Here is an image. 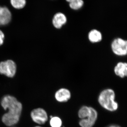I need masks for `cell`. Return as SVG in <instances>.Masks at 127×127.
Instances as JSON below:
<instances>
[{
  "label": "cell",
  "instance_id": "6da1fadb",
  "mask_svg": "<svg viewBox=\"0 0 127 127\" xmlns=\"http://www.w3.org/2000/svg\"><path fill=\"white\" fill-rule=\"evenodd\" d=\"M1 105L7 112L1 118L2 122L7 127H12L19 122L23 109L21 103L10 95H5L1 100Z\"/></svg>",
  "mask_w": 127,
  "mask_h": 127
},
{
  "label": "cell",
  "instance_id": "30bf717a",
  "mask_svg": "<svg viewBox=\"0 0 127 127\" xmlns=\"http://www.w3.org/2000/svg\"><path fill=\"white\" fill-rule=\"evenodd\" d=\"M114 71L115 75L120 78L127 77V62H119L114 67Z\"/></svg>",
  "mask_w": 127,
  "mask_h": 127
},
{
  "label": "cell",
  "instance_id": "9c48e42d",
  "mask_svg": "<svg viewBox=\"0 0 127 127\" xmlns=\"http://www.w3.org/2000/svg\"><path fill=\"white\" fill-rule=\"evenodd\" d=\"M11 12L7 7L0 6V26L7 25L11 20Z\"/></svg>",
  "mask_w": 127,
  "mask_h": 127
},
{
  "label": "cell",
  "instance_id": "8fae6325",
  "mask_svg": "<svg viewBox=\"0 0 127 127\" xmlns=\"http://www.w3.org/2000/svg\"><path fill=\"white\" fill-rule=\"evenodd\" d=\"M88 39L92 43H98L102 40V35L100 31L96 29H93L89 32Z\"/></svg>",
  "mask_w": 127,
  "mask_h": 127
},
{
  "label": "cell",
  "instance_id": "277c9868",
  "mask_svg": "<svg viewBox=\"0 0 127 127\" xmlns=\"http://www.w3.org/2000/svg\"><path fill=\"white\" fill-rule=\"evenodd\" d=\"M17 70V66L13 61L8 60L0 63V73L8 77H14Z\"/></svg>",
  "mask_w": 127,
  "mask_h": 127
},
{
  "label": "cell",
  "instance_id": "7a4b0ae2",
  "mask_svg": "<svg viewBox=\"0 0 127 127\" xmlns=\"http://www.w3.org/2000/svg\"><path fill=\"white\" fill-rule=\"evenodd\" d=\"M115 93L111 89H104L101 92L98 97V101L101 106L110 112H114L118 109V105L115 101Z\"/></svg>",
  "mask_w": 127,
  "mask_h": 127
},
{
  "label": "cell",
  "instance_id": "5b68a950",
  "mask_svg": "<svg viewBox=\"0 0 127 127\" xmlns=\"http://www.w3.org/2000/svg\"><path fill=\"white\" fill-rule=\"evenodd\" d=\"M31 117L32 121L39 125L45 124L48 120L46 111L41 108L33 109L31 112Z\"/></svg>",
  "mask_w": 127,
  "mask_h": 127
},
{
  "label": "cell",
  "instance_id": "9a60e30c",
  "mask_svg": "<svg viewBox=\"0 0 127 127\" xmlns=\"http://www.w3.org/2000/svg\"><path fill=\"white\" fill-rule=\"evenodd\" d=\"M11 4L16 9H23L26 5V0H10Z\"/></svg>",
  "mask_w": 127,
  "mask_h": 127
},
{
  "label": "cell",
  "instance_id": "ac0fdd59",
  "mask_svg": "<svg viewBox=\"0 0 127 127\" xmlns=\"http://www.w3.org/2000/svg\"><path fill=\"white\" fill-rule=\"evenodd\" d=\"M75 0H66V1L68 2V3L72 2V1H74Z\"/></svg>",
  "mask_w": 127,
  "mask_h": 127
},
{
  "label": "cell",
  "instance_id": "d6986e66",
  "mask_svg": "<svg viewBox=\"0 0 127 127\" xmlns=\"http://www.w3.org/2000/svg\"><path fill=\"white\" fill-rule=\"evenodd\" d=\"M40 127V126H35V127Z\"/></svg>",
  "mask_w": 127,
  "mask_h": 127
},
{
  "label": "cell",
  "instance_id": "2e32d148",
  "mask_svg": "<svg viewBox=\"0 0 127 127\" xmlns=\"http://www.w3.org/2000/svg\"><path fill=\"white\" fill-rule=\"evenodd\" d=\"M5 35L2 31L0 30V46L2 45L4 42Z\"/></svg>",
  "mask_w": 127,
  "mask_h": 127
},
{
  "label": "cell",
  "instance_id": "e0dca14e",
  "mask_svg": "<svg viewBox=\"0 0 127 127\" xmlns=\"http://www.w3.org/2000/svg\"><path fill=\"white\" fill-rule=\"evenodd\" d=\"M107 127H121L120 126H119L118 125H112L108 126Z\"/></svg>",
  "mask_w": 127,
  "mask_h": 127
},
{
  "label": "cell",
  "instance_id": "3957f363",
  "mask_svg": "<svg viewBox=\"0 0 127 127\" xmlns=\"http://www.w3.org/2000/svg\"><path fill=\"white\" fill-rule=\"evenodd\" d=\"M111 50L114 55L118 56L127 55V40L121 37L114 39L111 44Z\"/></svg>",
  "mask_w": 127,
  "mask_h": 127
},
{
  "label": "cell",
  "instance_id": "ba28073f",
  "mask_svg": "<svg viewBox=\"0 0 127 127\" xmlns=\"http://www.w3.org/2000/svg\"><path fill=\"white\" fill-rule=\"evenodd\" d=\"M67 22L66 17L63 13L58 12L53 16L52 23L54 27L57 29H60L65 25Z\"/></svg>",
  "mask_w": 127,
  "mask_h": 127
},
{
  "label": "cell",
  "instance_id": "4fadbf2b",
  "mask_svg": "<svg viewBox=\"0 0 127 127\" xmlns=\"http://www.w3.org/2000/svg\"><path fill=\"white\" fill-rule=\"evenodd\" d=\"M69 3V7L71 9L74 10H78L82 7L84 2L83 0H75Z\"/></svg>",
  "mask_w": 127,
  "mask_h": 127
},
{
  "label": "cell",
  "instance_id": "5bb4252c",
  "mask_svg": "<svg viewBox=\"0 0 127 127\" xmlns=\"http://www.w3.org/2000/svg\"><path fill=\"white\" fill-rule=\"evenodd\" d=\"M62 121L59 117L55 116L50 118V124L51 127H61Z\"/></svg>",
  "mask_w": 127,
  "mask_h": 127
},
{
  "label": "cell",
  "instance_id": "7c38bea8",
  "mask_svg": "<svg viewBox=\"0 0 127 127\" xmlns=\"http://www.w3.org/2000/svg\"><path fill=\"white\" fill-rule=\"evenodd\" d=\"M91 107L83 106L80 108L78 112V117L81 119H84L89 115L91 112Z\"/></svg>",
  "mask_w": 127,
  "mask_h": 127
},
{
  "label": "cell",
  "instance_id": "52a82bcc",
  "mask_svg": "<svg viewBox=\"0 0 127 127\" xmlns=\"http://www.w3.org/2000/svg\"><path fill=\"white\" fill-rule=\"evenodd\" d=\"M55 97L56 100L58 102H65L70 100L71 94L70 91L67 89L61 88L57 91Z\"/></svg>",
  "mask_w": 127,
  "mask_h": 127
},
{
  "label": "cell",
  "instance_id": "8992f818",
  "mask_svg": "<svg viewBox=\"0 0 127 127\" xmlns=\"http://www.w3.org/2000/svg\"><path fill=\"white\" fill-rule=\"evenodd\" d=\"M98 113L96 110L92 107L91 112L84 119L79 120V124L81 127H93L96 122Z\"/></svg>",
  "mask_w": 127,
  "mask_h": 127
}]
</instances>
